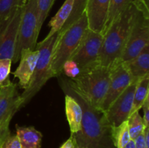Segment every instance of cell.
<instances>
[{"instance_id":"obj_1","label":"cell","mask_w":149,"mask_h":148,"mask_svg":"<svg viewBox=\"0 0 149 148\" xmlns=\"http://www.w3.org/2000/svg\"><path fill=\"white\" fill-rule=\"evenodd\" d=\"M58 82L64 94L75 98L82 110L81 129L77 133L71 134L75 140L76 148H115L111 127L106 120L104 112L92 106L68 79L59 78Z\"/></svg>"},{"instance_id":"obj_2","label":"cell","mask_w":149,"mask_h":148,"mask_svg":"<svg viewBox=\"0 0 149 148\" xmlns=\"http://www.w3.org/2000/svg\"><path fill=\"white\" fill-rule=\"evenodd\" d=\"M134 10L135 5L132 1L103 34V43L98 58L100 65L110 68L115 62L121 60L129 38Z\"/></svg>"},{"instance_id":"obj_3","label":"cell","mask_w":149,"mask_h":148,"mask_svg":"<svg viewBox=\"0 0 149 148\" xmlns=\"http://www.w3.org/2000/svg\"><path fill=\"white\" fill-rule=\"evenodd\" d=\"M92 106L100 110L110 81V68L98 62L81 70L74 79H68Z\"/></svg>"},{"instance_id":"obj_4","label":"cell","mask_w":149,"mask_h":148,"mask_svg":"<svg viewBox=\"0 0 149 148\" xmlns=\"http://www.w3.org/2000/svg\"><path fill=\"white\" fill-rule=\"evenodd\" d=\"M88 29L86 12L63 33H58L51 58V72L52 76L58 77L62 74L63 64L74 53Z\"/></svg>"},{"instance_id":"obj_5","label":"cell","mask_w":149,"mask_h":148,"mask_svg":"<svg viewBox=\"0 0 149 148\" xmlns=\"http://www.w3.org/2000/svg\"><path fill=\"white\" fill-rule=\"evenodd\" d=\"M57 37L58 33L47 39L45 38L36 44V49L39 51V57L29 86L20 94L21 108L30 102L49 78H53L51 72V58Z\"/></svg>"},{"instance_id":"obj_6","label":"cell","mask_w":149,"mask_h":148,"mask_svg":"<svg viewBox=\"0 0 149 148\" xmlns=\"http://www.w3.org/2000/svg\"><path fill=\"white\" fill-rule=\"evenodd\" d=\"M133 19L129 38L125 46L121 61L127 62L136 57L149 45L148 6L140 0H134Z\"/></svg>"},{"instance_id":"obj_7","label":"cell","mask_w":149,"mask_h":148,"mask_svg":"<svg viewBox=\"0 0 149 148\" xmlns=\"http://www.w3.org/2000/svg\"><path fill=\"white\" fill-rule=\"evenodd\" d=\"M37 0H27L23 7L19 24L17 38L13 62L19 61L20 52L24 49H36L39 35Z\"/></svg>"},{"instance_id":"obj_8","label":"cell","mask_w":149,"mask_h":148,"mask_svg":"<svg viewBox=\"0 0 149 148\" xmlns=\"http://www.w3.org/2000/svg\"><path fill=\"white\" fill-rule=\"evenodd\" d=\"M102 43L103 35L88 28L69 59L74 61L81 70L97 63L98 62Z\"/></svg>"},{"instance_id":"obj_9","label":"cell","mask_w":149,"mask_h":148,"mask_svg":"<svg viewBox=\"0 0 149 148\" xmlns=\"http://www.w3.org/2000/svg\"><path fill=\"white\" fill-rule=\"evenodd\" d=\"M23 7L24 6L15 9L0 22V59L8 58L13 60Z\"/></svg>"},{"instance_id":"obj_10","label":"cell","mask_w":149,"mask_h":148,"mask_svg":"<svg viewBox=\"0 0 149 148\" xmlns=\"http://www.w3.org/2000/svg\"><path fill=\"white\" fill-rule=\"evenodd\" d=\"M138 80H133L129 86L113 100L104 112L106 120L111 127L118 126L127 120L133 107L134 92Z\"/></svg>"},{"instance_id":"obj_11","label":"cell","mask_w":149,"mask_h":148,"mask_svg":"<svg viewBox=\"0 0 149 148\" xmlns=\"http://www.w3.org/2000/svg\"><path fill=\"white\" fill-rule=\"evenodd\" d=\"M21 104L17 84L9 79L0 87V126L9 129L13 117L21 109Z\"/></svg>"},{"instance_id":"obj_12","label":"cell","mask_w":149,"mask_h":148,"mask_svg":"<svg viewBox=\"0 0 149 148\" xmlns=\"http://www.w3.org/2000/svg\"><path fill=\"white\" fill-rule=\"evenodd\" d=\"M109 68L110 81L109 89L100 107V110L103 111H105L133 81L122 61H117Z\"/></svg>"},{"instance_id":"obj_13","label":"cell","mask_w":149,"mask_h":148,"mask_svg":"<svg viewBox=\"0 0 149 148\" xmlns=\"http://www.w3.org/2000/svg\"><path fill=\"white\" fill-rule=\"evenodd\" d=\"M110 0H88L85 12L88 21V28L103 34Z\"/></svg>"},{"instance_id":"obj_14","label":"cell","mask_w":149,"mask_h":148,"mask_svg":"<svg viewBox=\"0 0 149 148\" xmlns=\"http://www.w3.org/2000/svg\"><path fill=\"white\" fill-rule=\"evenodd\" d=\"M39 57V51L24 49L20 52L19 65L13 73L15 78L18 79L17 86L19 88L25 89L29 86L33 73L34 71L36 62Z\"/></svg>"},{"instance_id":"obj_15","label":"cell","mask_w":149,"mask_h":148,"mask_svg":"<svg viewBox=\"0 0 149 148\" xmlns=\"http://www.w3.org/2000/svg\"><path fill=\"white\" fill-rule=\"evenodd\" d=\"M133 80H139L149 74V45L136 57L124 62Z\"/></svg>"},{"instance_id":"obj_16","label":"cell","mask_w":149,"mask_h":148,"mask_svg":"<svg viewBox=\"0 0 149 148\" xmlns=\"http://www.w3.org/2000/svg\"><path fill=\"white\" fill-rule=\"evenodd\" d=\"M65 111L71 134L77 133L81 129L82 110L77 100L68 94H65Z\"/></svg>"},{"instance_id":"obj_17","label":"cell","mask_w":149,"mask_h":148,"mask_svg":"<svg viewBox=\"0 0 149 148\" xmlns=\"http://www.w3.org/2000/svg\"><path fill=\"white\" fill-rule=\"evenodd\" d=\"M16 135L22 148H41L42 134L33 126H19L16 125Z\"/></svg>"},{"instance_id":"obj_18","label":"cell","mask_w":149,"mask_h":148,"mask_svg":"<svg viewBox=\"0 0 149 148\" xmlns=\"http://www.w3.org/2000/svg\"><path fill=\"white\" fill-rule=\"evenodd\" d=\"M73 1L74 0H65L58 12L51 19L48 24V26L50 27V30L47 36L45 37L46 39L51 37L54 34L58 33L60 30L62 28L71 15L73 7Z\"/></svg>"},{"instance_id":"obj_19","label":"cell","mask_w":149,"mask_h":148,"mask_svg":"<svg viewBox=\"0 0 149 148\" xmlns=\"http://www.w3.org/2000/svg\"><path fill=\"white\" fill-rule=\"evenodd\" d=\"M149 74L138 81L134 92L133 107L132 113L140 111L144 102L149 97Z\"/></svg>"},{"instance_id":"obj_20","label":"cell","mask_w":149,"mask_h":148,"mask_svg":"<svg viewBox=\"0 0 149 148\" xmlns=\"http://www.w3.org/2000/svg\"><path fill=\"white\" fill-rule=\"evenodd\" d=\"M111 138L115 148H124L131 139L127 121L111 127Z\"/></svg>"},{"instance_id":"obj_21","label":"cell","mask_w":149,"mask_h":148,"mask_svg":"<svg viewBox=\"0 0 149 148\" xmlns=\"http://www.w3.org/2000/svg\"><path fill=\"white\" fill-rule=\"evenodd\" d=\"M133 1L134 0H110L107 21H106L104 32L109 27V26L114 21L115 19L122 12L125 11Z\"/></svg>"},{"instance_id":"obj_22","label":"cell","mask_w":149,"mask_h":148,"mask_svg":"<svg viewBox=\"0 0 149 148\" xmlns=\"http://www.w3.org/2000/svg\"><path fill=\"white\" fill-rule=\"evenodd\" d=\"M87 1H88V0H74L71 15L58 33H61L65 31L70 26L75 23L84 14L86 7H87Z\"/></svg>"},{"instance_id":"obj_23","label":"cell","mask_w":149,"mask_h":148,"mask_svg":"<svg viewBox=\"0 0 149 148\" xmlns=\"http://www.w3.org/2000/svg\"><path fill=\"white\" fill-rule=\"evenodd\" d=\"M127 121L130 138L131 139L134 140L146 128L143 118L140 114L139 111H135L131 113Z\"/></svg>"},{"instance_id":"obj_24","label":"cell","mask_w":149,"mask_h":148,"mask_svg":"<svg viewBox=\"0 0 149 148\" xmlns=\"http://www.w3.org/2000/svg\"><path fill=\"white\" fill-rule=\"evenodd\" d=\"M24 0H0V22L7 18L15 9L23 7Z\"/></svg>"},{"instance_id":"obj_25","label":"cell","mask_w":149,"mask_h":148,"mask_svg":"<svg viewBox=\"0 0 149 148\" xmlns=\"http://www.w3.org/2000/svg\"><path fill=\"white\" fill-rule=\"evenodd\" d=\"M55 0H37L39 30L40 32L44 22L47 17L49 10L52 8Z\"/></svg>"},{"instance_id":"obj_26","label":"cell","mask_w":149,"mask_h":148,"mask_svg":"<svg viewBox=\"0 0 149 148\" xmlns=\"http://www.w3.org/2000/svg\"><path fill=\"white\" fill-rule=\"evenodd\" d=\"M12 59L8 58L0 59V86L9 80V75L11 72Z\"/></svg>"},{"instance_id":"obj_27","label":"cell","mask_w":149,"mask_h":148,"mask_svg":"<svg viewBox=\"0 0 149 148\" xmlns=\"http://www.w3.org/2000/svg\"><path fill=\"white\" fill-rule=\"evenodd\" d=\"M81 72V68L72 59H68L65 61L63 66L62 73H63L69 79L75 78Z\"/></svg>"},{"instance_id":"obj_28","label":"cell","mask_w":149,"mask_h":148,"mask_svg":"<svg viewBox=\"0 0 149 148\" xmlns=\"http://www.w3.org/2000/svg\"><path fill=\"white\" fill-rule=\"evenodd\" d=\"M135 148H149V127H146L143 131L134 139Z\"/></svg>"},{"instance_id":"obj_29","label":"cell","mask_w":149,"mask_h":148,"mask_svg":"<svg viewBox=\"0 0 149 148\" xmlns=\"http://www.w3.org/2000/svg\"><path fill=\"white\" fill-rule=\"evenodd\" d=\"M1 148H22L17 135L10 134L3 142Z\"/></svg>"},{"instance_id":"obj_30","label":"cell","mask_w":149,"mask_h":148,"mask_svg":"<svg viewBox=\"0 0 149 148\" xmlns=\"http://www.w3.org/2000/svg\"><path fill=\"white\" fill-rule=\"evenodd\" d=\"M141 108L143 110V116L142 118L144 125L146 127H149V97L144 102Z\"/></svg>"},{"instance_id":"obj_31","label":"cell","mask_w":149,"mask_h":148,"mask_svg":"<svg viewBox=\"0 0 149 148\" xmlns=\"http://www.w3.org/2000/svg\"><path fill=\"white\" fill-rule=\"evenodd\" d=\"M60 148H76V143L74 137L71 135L69 139H67Z\"/></svg>"},{"instance_id":"obj_32","label":"cell","mask_w":149,"mask_h":148,"mask_svg":"<svg viewBox=\"0 0 149 148\" xmlns=\"http://www.w3.org/2000/svg\"><path fill=\"white\" fill-rule=\"evenodd\" d=\"M10 134V129H4L0 126V144H2L4 139Z\"/></svg>"},{"instance_id":"obj_33","label":"cell","mask_w":149,"mask_h":148,"mask_svg":"<svg viewBox=\"0 0 149 148\" xmlns=\"http://www.w3.org/2000/svg\"><path fill=\"white\" fill-rule=\"evenodd\" d=\"M124 148H135V145L134 140L130 139V142L127 143V145Z\"/></svg>"},{"instance_id":"obj_34","label":"cell","mask_w":149,"mask_h":148,"mask_svg":"<svg viewBox=\"0 0 149 148\" xmlns=\"http://www.w3.org/2000/svg\"><path fill=\"white\" fill-rule=\"evenodd\" d=\"M141 1H142L143 4H145L146 5L148 6V0H140Z\"/></svg>"},{"instance_id":"obj_35","label":"cell","mask_w":149,"mask_h":148,"mask_svg":"<svg viewBox=\"0 0 149 148\" xmlns=\"http://www.w3.org/2000/svg\"><path fill=\"white\" fill-rule=\"evenodd\" d=\"M1 145H2V144H0V148H1Z\"/></svg>"},{"instance_id":"obj_36","label":"cell","mask_w":149,"mask_h":148,"mask_svg":"<svg viewBox=\"0 0 149 148\" xmlns=\"http://www.w3.org/2000/svg\"><path fill=\"white\" fill-rule=\"evenodd\" d=\"M26 1H27V0H24V1H25V2H26Z\"/></svg>"},{"instance_id":"obj_37","label":"cell","mask_w":149,"mask_h":148,"mask_svg":"<svg viewBox=\"0 0 149 148\" xmlns=\"http://www.w3.org/2000/svg\"><path fill=\"white\" fill-rule=\"evenodd\" d=\"M0 87H1V86H0Z\"/></svg>"}]
</instances>
